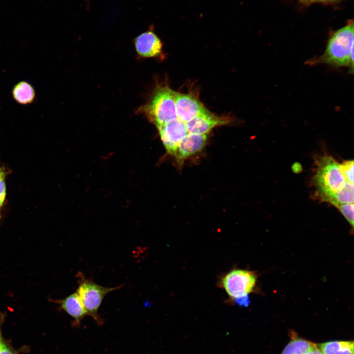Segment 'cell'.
<instances>
[{
  "label": "cell",
  "instance_id": "cell-1",
  "mask_svg": "<svg viewBox=\"0 0 354 354\" xmlns=\"http://www.w3.org/2000/svg\"><path fill=\"white\" fill-rule=\"evenodd\" d=\"M310 65L322 63L334 67H348L354 71V22L335 31L328 40L326 48L320 56L309 59Z\"/></svg>",
  "mask_w": 354,
  "mask_h": 354
},
{
  "label": "cell",
  "instance_id": "cell-2",
  "mask_svg": "<svg viewBox=\"0 0 354 354\" xmlns=\"http://www.w3.org/2000/svg\"><path fill=\"white\" fill-rule=\"evenodd\" d=\"M312 183L314 196L322 202L329 203L334 195L347 182L342 172L340 163L331 156L324 154L316 158Z\"/></svg>",
  "mask_w": 354,
  "mask_h": 354
},
{
  "label": "cell",
  "instance_id": "cell-3",
  "mask_svg": "<svg viewBox=\"0 0 354 354\" xmlns=\"http://www.w3.org/2000/svg\"><path fill=\"white\" fill-rule=\"evenodd\" d=\"M257 281L255 272L234 268L220 276L217 286L225 291L229 302L247 307L250 302L249 295L254 291Z\"/></svg>",
  "mask_w": 354,
  "mask_h": 354
},
{
  "label": "cell",
  "instance_id": "cell-4",
  "mask_svg": "<svg viewBox=\"0 0 354 354\" xmlns=\"http://www.w3.org/2000/svg\"><path fill=\"white\" fill-rule=\"evenodd\" d=\"M175 92L167 86H157L148 101L138 111L156 127L166 124L177 118Z\"/></svg>",
  "mask_w": 354,
  "mask_h": 354
},
{
  "label": "cell",
  "instance_id": "cell-5",
  "mask_svg": "<svg viewBox=\"0 0 354 354\" xmlns=\"http://www.w3.org/2000/svg\"><path fill=\"white\" fill-rule=\"evenodd\" d=\"M75 278L78 284L76 292L79 296L87 315L91 316L98 324H101L102 320L98 314V311L104 297L109 293L120 289L124 284L114 287H103L86 278L81 271L77 272Z\"/></svg>",
  "mask_w": 354,
  "mask_h": 354
},
{
  "label": "cell",
  "instance_id": "cell-6",
  "mask_svg": "<svg viewBox=\"0 0 354 354\" xmlns=\"http://www.w3.org/2000/svg\"><path fill=\"white\" fill-rule=\"evenodd\" d=\"M157 128L166 150L175 155L179 143L188 133L186 123L177 118Z\"/></svg>",
  "mask_w": 354,
  "mask_h": 354
},
{
  "label": "cell",
  "instance_id": "cell-7",
  "mask_svg": "<svg viewBox=\"0 0 354 354\" xmlns=\"http://www.w3.org/2000/svg\"><path fill=\"white\" fill-rule=\"evenodd\" d=\"M174 99L177 118L185 123L197 116L209 112L198 99L192 94L175 92Z\"/></svg>",
  "mask_w": 354,
  "mask_h": 354
},
{
  "label": "cell",
  "instance_id": "cell-8",
  "mask_svg": "<svg viewBox=\"0 0 354 354\" xmlns=\"http://www.w3.org/2000/svg\"><path fill=\"white\" fill-rule=\"evenodd\" d=\"M230 121L229 117L218 116L209 112L197 116L185 123L188 133L204 135L215 127L227 124Z\"/></svg>",
  "mask_w": 354,
  "mask_h": 354
},
{
  "label": "cell",
  "instance_id": "cell-9",
  "mask_svg": "<svg viewBox=\"0 0 354 354\" xmlns=\"http://www.w3.org/2000/svg\"><path fill=\"white\" fill-rule=\"evenodd\" d=\"M134 46L138 55L144 58L156 57L162 51V43L152 31L148 30L134 39Z\"/></svg>",
  "mask_w": 354,
  "mask_h": 354
},
{
  "label": "cell",
  "instance_id": "cell-10",
  "mask_svg": "<svg viewBox=\"0 0 354 354\" xmlns=\"http://www.w3.org/2000/svg\"><path fill=\"white\" fill-rule=\"evenodd\" d=\"M207 135L188 133L179 143L175 154L177 161L181 163L186 158L200 152L205 147Z\"/></svg>",
  "mask_w": 354,
  "mask_h": 354
},
{
  "label": "cell",
  "instance_id": "cell-11",
  "mask_svg": "<svg viewBox=\"0 0 354 354\" xmlns=\"http://www.w3.org/2000/svg\"><path fill=\"white\" fill-rule=\"evenodd\" d=\"M50 301L59 305V307L74 320L75 325H79L81 320L87 315L84 305L76 292L64 298L50 299Z\"/></svg>",
  "mask_w": 354,
  "mask_h": 354
},
{
  "label": "cell",
  "instance_id": "cell-12",
  "mask_svg": "<svg viewBox=\"0 0 354 354\" xmlns=\"http://www.w3.org/2000/svg\"><path fill=\"white\" fill-rule=\"evenodd\" d=\"M12 95L18 103L28 105L33 102L35 92L33 86L30 83L22 81L14 86L12 90Z\"/></svg>",
  "mask_w": 354,
  "mask_h": 354
},
{
  "label": "cell",
  "instance_id": "cell-13",
  "mask_svg": "<svg viewBox=\"0 0 354 354\" xmlns=\"http://www.w3.org/2000/svg\"><path fill=\"white\" fill-rule=\"evenodd\" d=\"M317 344L323 354H354L353 341H331Z\"/></svg>",
  "mask_w": 354,
  "mask_h": 354
},
{
  "label": "cell",
  "instance_id": "cell-14",
  "mask_svg": "<svg viewBox=\"0 0 354 354\" xmlns=\"http://www.w3.org/2000/svg\"><path fill=\"white\" fill-rule=\"evenodd\" d=\"M291 339L280 354H304L314 347L316 343L299 337L293 331L290 334Z\"/></svg>",
  "mask_w": 354,
  "mask_h": 354
},
{
  "label": "cell",
  "instance_id": "cell-15",
  "mask_svg": "<svg viewBox=\"0 0 354 354\" xmlns=\"http://www.w3.org/2000/svg\"><path fill=\"white\" fill-rule=\"evenodd\" d=\"M354 183L347 182L341 190L334 195L329 203L336 206L340 204L354 203Z\"/></svg>",
  "mask_w": 354,
  "mask_h": 354
},
{
  "label": "cell",
  "instance_id": "cell-16",
  "mask_svg": "<svg viewBox=\"0 0 354 354\" xmlns=\"http://www.w3.org/2000/svg\"><path fill=\"white\" fill-rule=\"evenodd\" d=\"M346 220L354 228V203H347L340 204L336 206Z\"/></svg>",
  "mask_w": 354,
  "mask_h": 354
},
{
  "label": "cell",
  "instance_id": "cell-17",
  "mask_svg": "<svg viewBox=\"0 0 354 354\" xmlns=\"http://www.w3.org/2000/svg\"><path fill=\"white\" fill-rule=\"evenodd\" d=\"M7 172L4 168L0 174V220L2 217V210L6 196V177Z\"/></svg>",
  "mask_w": 354,
  "mask_h": 354
},
{
  "label": "cell",
  "instance_id": "cell-18",
  "mask_svg": "<svg viewBox=\"0 0 354 354\" xmlns=\"http://www.w3.org/2000/svg\"><path fill=\"white\" fill-rule=\"evenodd\" d=\"M342 172L347 182L354 183V161L346 160L340 164Z\"/></svg>",
  "mask_w": 354,
  "mask_h": 354
},
{
  "label": "cell",
  "instance_id": "cell-19",
  "mask_svg": "<svg viewBox=\"0 0 354 354\" xmlns=\"http://www.w3.org/2000/svg\"><path fill=\"white\" fill-rule=\"evenodd\" d=\"M4 319V314H0V354H14L4 341L1 330V324Z\"/></svg>",
  "mask_w": 354,
  "mask_h": 354
},
{
  "label": "cell",
  "instance_id": "cell-20",
  "mask_svg": "<svg viewBox=\"0 0 354 354\" xmlns=\"http://www.w3.org/2000/svg\"><path fill=\"white\" fill-rule=\"evenodd\" d=\"M302 3L308 4L317 2H330L338 0H299Z\"/></svg>",
  "mask_w": 354,
  "mask_h": 354
},
{
  "label": "cell",
  "instance_id": "cell-21",
  "mask_svg": "<svg viewBox=\"0 0 354 354\" xmlns=\"http://www.w3.org/2000/svg\"><path fill=\"white\" fill-rule=\"evenodd\" d=\"M304 354H323V353L318 347L317 344H316L314 347L305 352Z\"/></svg>",
  "mask_w": 354,
  "mask_h": 354
},
{
  "label": "cell",
  "instance_id": "cell-22",
  "mask_svg": "<svg viewBox=\"0 0 354 354\" xmlns=\"http://www.w3.org/2000/svg\"><path fill=\"white\" fill-rule=\"evenodd\" d=\"M3 168H4V167H2V166H1V165H0V173L1 172V171H2V170H3Z\"/></svg>",
  "mask_w": 354,
  "mask_h": 354
}]
</instances>
